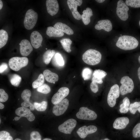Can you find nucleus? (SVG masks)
<instances>
[{
  "label": "nucleus",
  "mask_w": 140,
  "mask_h": 140,
  "mask_svg": "<svg viewBox=\"0 0 140 140\" xmlns=\"http://www.w3.org/2000/svg\"><path fill=\"white\" fill-rule=\"evenodd\" d=\"M8 99V95L5 90L2 89H0V102H4L7 100Z\"/></svg>",
  "instance_id": "58836bf2"
},
{
  "label": "nucleus",
  "mask_w": 140,
  "mask_h": 140,
  "mask_svg": "<svg viewBox=\"0 0 140 140\" xmlns=\"http://www.w3.org/2000/svg\"><path fill=\"white\" fill-rule=\"evenodd\" d=\"M95 28L97 30L102 29L109 32L111 30L112 25L111 22L109 20H101L98 21L97 24L95 25Z\"/></svg>",
  "instance_id": "f3484780"
},
{
  "label": "nucleus",
  "mask_w": 140,
  "mask_h": 140,
  "mask_svg": "<svg viewBox=\"0 0 140 140\" xmlns=\"http://www.w3.org/2000/svg\"><path fill=\"white\" fill-rule=\"evenodd\" d=\"M97 130V128L95 126L90 125L87 127L84 125L78 129L76 132L81 138H84L88 135L95 132Z\"/></svg>",
  "instance_id": "f8f14e48"
},
{
  "label": "nucleus",
  "mask_w": 140,
  "mask_h": 140,
  "mask_svg": "<svg viewBox=\"0 0 140 140\" xmlns=\"http://www.w3.org/2000/svg\"><path fill=\"white\" fill-rule=\"evenodd\" d=\"M28 61V59L26 57H13L9 59V65L12 70L18 71L22 67L26 66Z\"/></svg>",
  "instance_id": "20e7f679"
},
{
  "label": "nucleus",
  "mask_w": 140,
  "mask_h": 140,
  "mask_svg": "<svg viewBox=\"0 0 140 140\" xmlns=\"http://www.w3.org/2000/svg\"><path fill=\"white\" fill-rule=\"evenodd\" d=\"M107 73L103 70L100 69L95 70L93 73V76L97 79H102L107 75Z\"/></svg>",
  "instance_id": "473e14b6"
},
{
  "label": "nucleus",
  "mask_w": 140,
  "mask_h": 140,
  "mask_svg": "<svg viewBox=\"0 0 140 140\" xmlns=\"http://www.w3.org/2000/svg\"><path fill=\"white\" fill-rule=\"evenodd\" d=\"M43 140H52L51 139H50V138H45L43 139Z\"/></svg>",
  "instance_id": "5fc2aeb1"
},
{
  "label": "nucleus",
  "mask_w": 140,
  "mask_h": 140,
  "mask_svg": "<svg viewBox=\"0 0 140 140\" xmlns=\"http://www.w3.org/2000/svg\"><path fill=\"white\" fill-rule=\"evenodd\" d=\"M116 45L117 47L121 49L130 50L134 49L138 46V42L133 37L123 35L119 37Z\"/></svg>",
  "instance_id": "f257e3e1"
},
{
  "label": "nucleus",
  "mask_w": 140,
  "mask_h": 140,
  "mask_svg": "<svg viewBox=\"0 0 140 140\" xmlns=\"http://www.w3.org/2000/svg\"><path fill=\"white\" fill-rule=\"evenodd\" d=\"M47 10L51 16L57 14L59 10V5L56 0H47L46 1Z\"/></svg>",
  "instance_id": "dca6fc26"
},
{
  "label": "nucleus",
  "mask_w": 140,
  "mask_h": 140,
  "mask_svg": "<svg viewBox=\"0 0 140 140\" xmlns=\"http://www.w3.org/2000/svg\"><path fill=\"white\" fill-rule=\"evenodd\" d=\"M60 41L64 50L67 52L70 53L71 51L70 46L72 43V40L68 38H64Z\"/></svg>",
  "instance_id": "cd10ccee"
},
{
  "label": "nucleus",
  "mask_w": 140,
  "mask_h": 140,
  "mask_svg": "<svg viewBox=\"0 0 140 140\" xmlns=\"http://www.w3.org/2000/svg\"><path fill=\"white\" fill-rule=\"evenodd\" d=\"M0 123H1V119H0Z\"/></svg>",
  "instance_id": "052dcab7"
},
{
  "label": "nucleus",
  "mask_w": 140,
  "mask_h": 140,
  "mask_svg": "<svg viewBox=\"0 0 140 140\" xmlns=\"http://www.w3.org/2000/svg\"><path fill=\"white\" fill-rule=\"evenodd\" d=\"M8 68L7 64L5 63H3L0 66V73H2L6 70Z\"/></svg>",
  "instance_id": "37998d69"
},
{
  "label": "nucleus",
  "mask_w": 140,
  "mask_h": 140,
  "mask_svg": "<svg viewBox=\"0 0 140 140\" xmlns=\"http://www.w3.org/2000/svg\"><path fill=\"white\" fill-rule=\"evenodd\" d=\"M21 106L22 107L27 108L30 107V104L24 101L21 103Z\"/></svg>",
  "instance_id": "49530a36"
},
{
  "label": "nucleus",
  "mask_w": 140,
  "mask_h": 140,
  "mask_svg": "<svg viewBox=\"0 0 140 140\" xmlns=\"http://www.w3.org/2000/svg\"><path fill=\"white\" fill-rule=\"evenodd\" d=\"M37 90L40 93L46 94L50 92L51 89L48 85L46 84H44L38 87Z\"/></svg>",
  "instance_id": "72a5a7b5"
},
{
  "label": "nucleus",
  "mask_w": 140,
  "mask_h": 140,
  "mask_svg": "<svg viewBox=\"0 0 140 140\" xmlns=\"http://www.w3.org/2000/svg\"><path fill=\"white\" fill-rule=\"evenodd\" d=\"M138 59V61L139 62V63L140 64V55H139V57Z\"/></svg>",
  "instance_id": "6e6d98bb"
},
{
  "label": "nucleus",
  "mask_w": 140,
  "mask_h": 140,
  "mask_svg": "<svg viewBox=\"0 0 140 140\" xmlns=\"http://www.w3.org/2000/svg\"><path fill=\"white\" fill-rule=\"evenodd\" d=\"M138 75L140 81V67H139L138 69Z\"/></svg>",
  "instance_id": "09e8293b"
},
{
  "label": "nucleus",
  "mask_w": 140,
  "mask_h": 140,
  "mask_svg": "<svg viewBox=\"0 0 140 140\" xmlns=\"http://www.w3.org/2000/svg\"><path fill=\"white\" fill-rule=\"evenodd\" d=\"M97 2L99 3H102L105 1L104 0H95Z\"/></svg>",
  "instance_id": "864d4df0"
},
{
  "label": "nucleus",
  "mask_w": 140,
  "mask_h": 140,
  "mask_svg": "<svg viewBox=\"0 0 140 140\" xmlns=\"http://www.w3.org/2000/svg\"><path fill=\"white\" fill-rule=\"evenodd\" d=\"M90 87L92 91L94 93H97L99 87L96 82H92L90 84Z\"/></svg>",
  "instance_id": "a19ab883"
},
{
  "label": "nucleus",
  "mask_w": 140,
  "mask_h": 140,
  "mask_svg": "<svg viewBox=\"0 0 140 140\" xmlns=\"http://www.w3.org/2000/svg\"><path fill=\"white\" fill-rule=\"evenodd\" d=\"M120 93V88L118 85L115 84L111 87L107 98L108 104L110 107L115 106L116 99L119 97Z\"/></svg>",
  "instance_id": "0eeeda50"
},
{
  "label": "nucleus",
  "mask_w": 140,
  "mask_h": 140,
  "mask_svg": "<svg viewBox=\"0 0 140 140\" xmlns=\"http://www.w3.org/2000/svg\"><path fill=\"white\" fill-rule=\"evenodd\" d=\"M46 33L47 35L50 37H61L64 35L62 32L51 26L47 27Z\"/></svg>",
  "instance_id": "b1692460"
},
{
  "label": "nucleus",
  "mask_w": 140,
  "mask_h": 140,
  "mask_svg": "<svg viewBox=\"0 0 140 140\" xmlns=\"http://www.w3.org/2000/svg\"><path fill=\"white\" fill-rule=\"evenodd\" d=\"M3 6V3L2 1L0 0V10H1Z\"/></svg>",
  "instance_id": "3c124183"
},
{
  "label": "nucleus",
  "mask_w": 140,
  "mask_h": 140,
  "mask_svg": "<svg viewBox=\"0 0 140 140\" xmlns=\"http://www.w3.org/2000/svg\"><path fill=\"white\" fill-rule=\"evenodd\" d=\"M72 1L77 6H80L82 4V1L81 0H72Z\"/></svg>",
  "instance_id": "a18cd8bd"
},
{
  "label": "nucleus",
  "mask_w": 140,
  "mask_h": 140,
  "mask_svg": "<svg viewBox=\"0 0 140 140\" xmlns=\"http://www.w3.org/2000/svg\"><path fill=\"white\" fill-rule=\"evenodd\" d=\"M20 52L23 56L28 55L33 50V48L29 41L27 39H23L19 44Z\"/></svg>",
  "instance_id": "4468645a"
},
{
  "label": "nucleus",
  "mask_w": 140,
  "mask_h": 140,
  "mask_svg": "<svg viewBox=\"0 0 140 140\" xmlns=\"http://www.w3.org/2000/svg\"><path fill=\"white\" fill-rule=\"evenodd\" d=\"M76 117L78 119L88 120H93L97 117L96 114L94 111L87 107H80L78 112L76 114Z\"/></svg>",
  "instance_id": "423d86ee"
},
{
  "label": "nucleus",
  "mask_w": 140,
  "mask_h": 140,
  "mask_svg": "<svg viewBox=\"0 0 140 140\" xmlns=\"http://www.w3.org/2000/svg\"><path fill=\"white\" fill-rule=\"evenodd\" d=\"M129 123V118L126 117H119L116 118L113 124V128L116 129L125 128Z\"/></svg>",
  "instance_id": "a211bd4d"
},
{
  "label": "nucleus",
  "mask_w": 140,
  "mask_h": 140,
  "mask_svg": "<svg viewBox=\"0 0 140 140\" xmlns=\"http://www.w3.org/2000/svg\"><path fill=\"white\" fill-rule=\"evenodd\" d=\"M52 62L54 66L57 67H63L65 64L63 57L59 53H57L54 55L52 58Z\"/></svg>",
  "instance_id": "4be33fe9"
},
{
  "label": "nucleus",
  "mask_w": 140,
  "mask_h": 140,
  "mask_svg": "<svg viewBox=\"0 0 140 140\" xmlns=\"http://www.w3.org/2000/svg\"><path fill=\"white\" fill-rule=\"evenodd\" d=\"M125 3L127 6L131 7L140 8V0H127Z\"/></svg>",
  "instance_id": "f704fd0d"
},
{
  "label": "nucleus",
  "mask_w": 140,
  "mask_h": 140,
  "mask_svg": "<svg viewBox=\"0 0 140 140\" xmlns=\"http://www.w3.org/2000/svg\"><path fill=\"white\" fill-rule=\"evenodd\" d=\"M30 140H41V136L39 133L37 131H33L30 134Z\"/></svg>",
  "instance_id": "4c0bfd02"
},
{
  "label": "nucleus",
  "mask_w": 140,
  "mask_h": 140,
  "mask_svg": "<svg viewBox=\"0 0 140 140\" xmlns=\"http://www.w3.org/2000/svg\"><path fill=\"white\" fill-rule=\"evenodd\" d=\"M44 81V77L42 74H40L37 79L33 81L32 84L33 88H37L43 85Z\"/></svg>",
  "instance_id": "7c9ffc66"
},
{
  "label": "nucleus",
  "mask_w": 140,
  "mask_h": 140,
  "mask_svg": "<svg viewBox=\"0 0 140 140\" xmlns=\"http://www.w3.org/2000/svg\"><path fill=\"white\" fill-rule=\"evenodd\" d=\"M43 75L46 80L48 82L55 83L58 80V76L56 73L50 70L46 69L43 72Z\"/></svg>",
  "instance_id": "6ab92c4d"
},
{
  "label": "nucleus",
  "mask_w": 140,
  "mask_h": 140,
  "mask_svg": "<svg viewBox=\"0 0 140 140\" xmlns=\"http://www.w3.org/2000/svg\"><path fill=\"white\" fill-rule=\"evenodd\" d=\"M47 48H46V50H47Z\"/></svg>",
  "instance_id": "680f3d73"
},
{
  "label": "nucleus",
  "mask_w": 140,
  "mask_h": 140,
  "mask_svg": "<svg viewBox=\"0 0 140 140\" xmlns=\"http://www.w3.org/2000/svg\"><path fill=\"white\" fill-rule=\"evenodd\" d=\"M69 92V89L67 87L60 88L53 96L51 100L52 103L54 105L58 103L68 95Z\"/></svg>",
  "instance_id": "9b49d317"
},
{
  "label": "nucleus",
  "mask_w": 140,
  "mask_h": 140,
  "mask_svg": "<svg viewBox=\"0 0 140 140\" xmlns=\"http://www.w3.org/2000/svg\"><path fill=\"white\" fill-rule=\"evenodd\" d=\"M14 140H22L18 138H17L15 139Z\"/></svg>",
  "instance_id": "13d9d810"
},
{
  "label": "nucleus",
  "mask_w": 140,
  "mask_h": 140,
  "mask_svg": "<svg viewBox=\"0 0 140 140\" xmlns=\"http://www.w3.org/2000/svg\"><path fill=\"white\" fill-rule=\"evenodd\" d=\"M92 71L89 68H85L82 70V76L85 80L89 79L92 76Z\"/></svg>",
  "instance_id": "2f4dec72"
},
{
  "label": "nucleus",
  "mask_w": 140,
  "mask_h": 140,
  "mask_svg": "<svg viewBox=\"0 0 140 140\" xmlns=\"http://www.w3.org/2000/svg\"><path fill=\"white\" fill-rule=\"evenodd\" d=\"M101 140H110L108 138H105L104 139H101Z\"/></svg>",
  "instance_id": "4d7b16f0"
},
{
  "label": "nucleus",
  "mask_w": 140,
  "mask_h": 140,
  "mask_svg": "<svg viewBox=\"0 0 140 140\" xmlns=\"http://www.w3.org/2000/svg\"><path fill=\"white\" fill-rule=\"evenodd\" d=\"M82 13L83 14L81 15V19L84 24L87 25L90 22V17L93 15L92 10L90 8L88 7L83 11Z\"/></svg>",
  "instance_id": "5701e85b"
},
{
  "label": "nucleus",
  "mask_w": 140,
  "mask_h": 140,
  "mask_svg": "<svg viewBox=\"0 0 140 140\" xmlns=\"http://www.w3.org/2000/svg\"><path fill=\"white\" fill-rule=\"evenodd\" d=\"M38 18L37 13L32 9L26 12L24 21L25 28L28 30L32 29L36 25Z\"/></svg>",
  "instance_id": "7ed1b4c3"
},
{
  "label": "nucleus",
  "mask_w": 140,
  "mask_h": 140,
  "mask_svg": "<svg viewBox=\"0 0 140 140\" xmlns=\"http://www.w3.org/2000/svg\"><path fill=\"white\" fill-rule=\"evenodd\" d=\"M116 9V13L121 20L125 21L128 19L129 8L123 1L120 0L118 1Z\"/></svg>",
  "instance_id": "6e6552de"
},
{
  "label": "nucleus",
  "mask_w": 140,
  "mask_h": 140,
  "mask_svg": "<svg viewBox=\"0 0 140 140\" xmlns=\"http://www.w3.org/2000/svg\"><path fill=\"white\" fill-rule=\"evenodd\" d=\"M139 26H140V21H139Z\"/></svg>",
  "instance_id": "bf43d9fd"
},
{
  "label": "nucleus",
  "mask_w": 140,
  "mask_h": 140,
  "mask_svg": "<svg viewBox=\"0 0 140 140\" xmlns=\"http://www.w3.org/2000/svg\"><path fill=\"white\" fill-rule=\"evenodd\" d=\"M30 39L32 46L36 49L38 48L40 46L43 40L41 35L36 31L32 32L30 35Z\"/></svg>",
  "instance_id": "2eb2a0df"
},
{
  "label": "nucleus",
  "mask_w": 140,
  "mask_h": 140,
  "mask_svg": "<svg viewBox=\"0 0 140 140\" xmlns=\"http://www.w3.org/2000/svg\"><path fill=\"white\" fill-rule=\"evenodd\" d=\"M8 36L7 32L3 29L0 30V48L4 46L6 44Z\"/></svg>",
  "instance_id": "bb28decb"
},
{
  "label": "nucleus",
  "mask_w": 140,
  "mask_h": 140,
  "mask_svg": "<svg viewBox=\"0 0 140 140\" xmlns=\"http://www.w3.org/2000/svg\"><path fill=\"white\" fill-rule=\"evenodd\" d=\"M69 104V102L68 99L66 98L64 99L53 106L52 112L56 116L61 115L66 110Z\"/></svg>",
  "instance_id": "9d476101"
},
{
  "label": "nucleus",
  "mask_w": 140,
  "mask_h": 140,
  "mask_svg": "<svg viewBox=\"0 0 140 140\" xmlns=\"http://www.w3.org/2000/svg\"><path fill=\"white\" fill-rule=\"evenodd\" d=\"M21 117H15L14 118V119L15 121H17L18 120L20 119L21 118Z\"/></svg>",
  "instance_id": "603ef678"
},
{
  "label": "nucleus",
  "mask_w": 140,
  "mask_h": 140,
  "mask_svg": "<svg viewBox=\"0 0 140 140\" xmlns=\"http://www.w3.org/2000/svg\"><path fill=\"white\" fill-rule=\"evenodd\" d=\"M102 55L99 51L90 49L86 51L83 54L82 59L86 64L91 65H95L100 62Z\"/></svg>",
  "instance_id": "f03ea898"
},
{
  "label": "nucleus",
  "mask_w": 140,
  "mask_h": 140,
  "mask_svg": "<svg viewBox=\"0 0 140 140\" xmlns=\"http://www.w3.org/2000/svg\"><path fill=\"white\" fill-rule=\"evenodd\" d=\"M21 80V77L17 74L12 75L10 79V81L11 85L17 87L19 86Z\"/></svg>",
  "instance_id": "c85d7f7f"
},
{
  "label": "nucleus",
  "mask_w": 140,
  "mask_h": 140,
  "mask_svg": "<svg viewBox=\"0 0 140 140\" xmlns=\"http://www.w3.org/2000/svg\"><path fill=\"white\" fill-rule=\"evenodd\" d=\"M92 82H93L99 84H102L103 83L102 79H100L93 76L92 79Z\"/></svg>",
  "instance_id": "c03bdc74"
},
{
  "label": "nucleus",
  "mask_w": 140,
  "mask_h": 140,
  "mask_svg": "<svg viewBox=\"0 0 140 140\" xmlns=\"http://www.w3.org/2000/svg\"><path fill=\"white\" fill-rule=\"evenodd\" d=\"M0 140H13V139L9 132L3 130L0 132Z\"/></svg>",
  "instance_id": "c9c22d12"
},
{
  "label": "nucleus",
  "mask_w": 140,
  "mask_h": 140,
  "mask_svg": "<svg viewBox=\"0 0 140 140\" xmlns=\"http://www.w3.org/2000/svg\"><path fill=\"white\" fill-rule=\"evenodd\" d=\"M130 104L129 99L127 97H125L123 100V103L120 106V108L123 107L125 108H129Z\"/></svg>",
  "instance_id": "ea45409f"
},
{
  "label": "nucleus",
  "mask_w": 140,
  "mask_h": 140,
  "mask_svg": "<svg viewBox=\"0 0 140 140\" xmlns=\"http://www.w3.org/2000/svg\"><path fill=\"white\" fill-rule=\"evenodd\" d=\"M129 110L130 113L133 114H135L137 110H138L140 113V106L135 107L133 106L132 103H131L130 105Z\"/></svg>",
  "instance_id": "79ce46f5"
},
{
  "label": "nucleus",
  "mask_w": 140,
  "mask_h": 140,
  "mask_svg": "<svg viewBox=\"0 0 140 140\" xmlns=\"http://www.w3.org/2000/svg\"><path fill=\"white\" fill-rule=\"evenodd\" d=\"M53 27L67 34L70 35L74 33L73 31L70 27L66 24L62 23L57 22L54 25Z\"/></svg>",
  "instance_id": "aec40b11"
},
{
  "label": "nucleus",
  "mask_w": 140,
  "mask_h": 140,
  "mask_svg": "<svg viewBox=\"0 0 140 140\" xmlns=\"http://www.w3.org/2000/svg\"><path fill=\"white\" fill-rule=\"evenodd\" d=\"M31 91L27 89L24 90L22 92L21 97L24 101L30 104V108L31 110L33 111L34 109V105L30 101V99L31 96Z\"/></svg>",
  "instance_id": "393cba45"
},
{
  "label": "nucleus",
  "mask_w": 140,
  "mask_h": 140,
  "mask_svg": "<svg viewBox=\"0 0 140 140\" xmlns=\"http://www.w3.org/2000/svg\"><path fill=\"white\" fill-rule=\"evenodd\" d=\"M132 136L135 138L140 137V123L134 127L132 131Z\"/></svg>",
  "instance_id": "e433bc0d"
},
{
  "label": "nucleus",
  "mask_w": 140,
  "mask_h": 140,
  "mask_svg": "<svg viewBox=\"0 0 140 140\" xmlns=\"http://www.w3.org/2000/svg\"><path fill=\"white\" fill-rule=\"evenodd\" d=\"M55 54V51L54 50H48L43 54V59L44 62L46 64H48L51 59Z\"/></svg>",
  "instance_id": "a878e982"
},
{
  "label": "nucleus",
  "mask_w": 140,
  "mask_h": 140,
  "mask_svg": "<svg viewBox=\"0 0 140 140\" xmlns=\"http://www.w3.org/2000/svg\"><path fill=\"white\" fill-rule=\"evenodd\" d=\"M67 3L69 9L72 12L73 17L77 20L81 19V15L77 10V5L72 0H68Z\"/></svg>",
  "instance_id": "412c9836"
},
{
  "label": "nucleus",
  "mask_w": 140,
  "mask_h": 140,
  "mask_svg": "<svg viewBox=\"0 0 140 140\" xmlns=\"http://www.w3.org/2000/svg\"><path fill=\"white\" fill-rule=\"evenodd\" d=\"M121 85L120 88L121 94L123 95L131 93L133 90L134 84L132 80L128 76L122 77L120 81Z\"/></svg>",
  "instance_id": "39448f33"
},
{
  "label": "nucleus",
  "mask_w": 140,
  "mask_h": 140,
  "mask_svg": "<svg viewBox=\"0 0 140 140\" xmlns=\"http://www.w3.org/2000/svg\"><path fill=\"white\" fill-rule=\"evenodd\" d=\"M76 120L73 118L69 119L58 127L59 131L66 134H71L76 124Z\"/></svg>",
  "instance_id": "1a4fd4ad"
},
{
  "label": "nucleus",
  "mask_w": 140,
  "mask_h": 140,
  "mask_svg": "<svg viewBox=\"0 0 140 140\" xmlns=\"http://www.w3.org/2000/svg\"><path fill=\"white\" fill-rule=\"evenodd\" d=\"M4 105L2 104V103H1V102L0 103V109H3L4 108Z\"/></svg>",
  "instance_id": "8fccbe9b"
},
{
  "label": "nucleus",
  "mask_w": 140,
  "mask_h": 140,
  "mask_svg": "<svg viewBox=\"0 0 140 140\" xmlns=\"http://www.w3.org/2000/svg\"><path fill=\"white\" fill-rule=\"evenodd\" d=\"M133 106L135 107H137L140 106V101L135 102L132 103Z\"/></svg>",
  "instance_id": "de8ad7c7"
},
{
  "label": "nucleus",
  "mask_w": 140,
  "mask_h": 140,
  "mask_svg": "<svg viewBox=\"0 0 140 140\" xmlns=\"http://www.w3.org/2000/svg\"><path fill=\"white\" fill-rule=\"evenodd\" d=\"M33 105L34 108L37 111H45L46 109L47 103L46 101H43L39 103L34 102Z\"/></svg>",
  "instance_id": "c756f323"
},
{
  "label": "nucleus",
  "mask_w": 140,
  "mask_h": 140,
  "mask_svg": "<svg viewBox=\"0 0 140 140\" xmlns=\"http://www.w3.org/2000/svg\"><path fill=\"white\" fill-rule=\"evenodd\" d=\"M15 113L20 117H26L28 120L30 122L33 121L35 119V116L30 109L27 108L19 107L16 110Z\"/></svg>",
  "instance_id": "ddd939ff"
}]
</instances>
